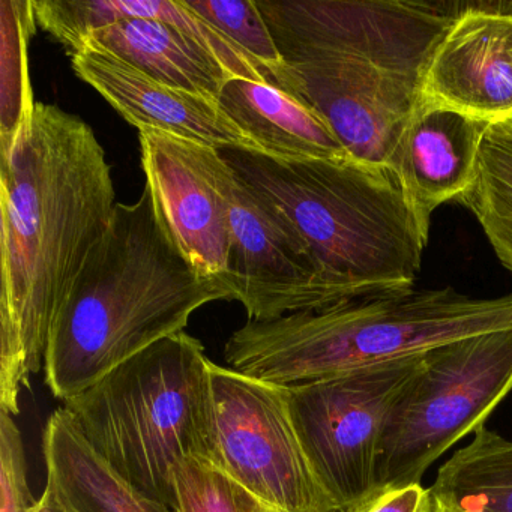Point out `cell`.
<instances>
[{
    "mask_svg": "<svg viewBox=\"0 0 512 512\" xmlns=\"http://www.w3.org/2000/svg\"><path fill=\"white\" fill-rule=\"evenodd\" d=\"M112 166L88 122L35 101L2 145L0 406L20 413V394L44 368L47 343L77 275L115 215Z\"/></svg>",
    "mask_w": 512,
    "mask_h": 512,
    "instance_id": "obj_1",
    "label": "cell"
},
{
    "mask_svg": "<svg viewBox=\"0 0 512 512\" xmlns=\"http://www.w3.org/2000/svg\"><path fill=\"white\" fill-rule=\"evenodd\" d=\"M283 58L275 88L316 110L350 157L389 167L460 2L256 0Z\"/></svg>",
    "mask_w": 512,
    "mask_h": 512,
    "instance_id": "obj_2",
    "label": "cell"
},
{
    "mask_svg": "<svg viewBox=\"0 0 512 512\" xmlns=\"http://www.w3.org/2000/svg\"><path fill=\"white\" fill-rule=\"evenodd\" d=\"M236 301L229 277L199 274L176 247L151 193L118 203L56 316L44 380L61 401L164 338L184 332L199 308Z\"/></svg>",
    "mask_w": 512,
    "mask_h": 512,
    "instance_id": "obj_3",
    "label": "cell"
},
{
    "mask_svg": "<svg viewBox=\"0 0 512 512\" xmlns=\"http://www.w3.org/2000/svg\"><path fill=\"white\" fill-rule=\"evenodd\" d=\"M220 152L242 181L292 221L341 301L415 289L431 215L391 167L353 157L284 161Z\"/></svg>",
    "mask_w": 512,
    "mask_h": 512,
    "instance_id": "obj_4",
    "label": "cell"
},
{
    "mask_svg": "<svg viewBox=\"0 0 512 512\" xmlns=\"http://www.w3.org/2000/svg\"><path fill=\"white\" fill-rule=\"evenodd\" d=\"M512 329V293L475 298L454 287L344 299L248 320L226 346L227 367L278 386L326 379Z\"/></svg>",
    "mask_w": 512,
    "mask_h": 512,
    "instance_id": "obj_5",
    "label": "cell"
},
{
    "mask_svg": "<svg viewBox=\"0 0 512 512\" xmlns=\"http://www.w3.org/2000/svg\"><path fill=\"white\" fill-rule=\"evenodd\" d=\"M211 359L187 332L158 341L64 401L89 445L128 482L175 505L173 473L215 461Z\"/></svg>",
    "mask_w": 512,
    "mask_h": 512,
    "instance_id": "obj_6",
    "label": "cell"
},
{
    "mask_svg": "<svg viewBox=\"0 0 512 512\" xmlns=\"http://www.w3.org/2000/svg\"><path fill=\"white\" fill-rule=\"evenodd\" d=\"M511 389L512 329L427 353L386 425L379 490L421 484L431 464L485 425Z\"/></svg>",
    "mask_w": 512,
    "mask_h": 512,
    "instance_id": "obj_7",
    "label": "cell"
},
{
    "mask_svg": "<svg viewBox=\"0 0 512 512\" xmlns=\"http://www.w3.org/2000/svg\"><path fill=\"white\" fill-rule=\"evenodd\" d=\"M424 361L425 355L413 356L286 386L308 463L338 512L379 490L386 425Z\"/></svg>",
    "mask_w": 512,
    "mask_h": 512,
    "instance_id": "obj_8",
    "label": "cell"
},
{
    "mask_svg": "<svg viewBox=\"0 0 512 512\" xmlns=\"http://www.w3.org/2000/svg\"><path fill=\"white\" fill-rule=\"evenodd\" d=\"M215 466L269 508L338 512L296 433L286 386L211 362Z\"/></svg>",
    "mask_w": 512,
    "mask_h": 512,
    "instance_id": "obj_9",
    "label": "cell"
},
{
    "mask_svg": "<svg viewBox=\"0 0 512 512\" xmlns=\"http://www.w3.org/2000/svg\"><path fill=\"white\" fill-rule=\"evenodd\" d=\"M230 230L227 277L248 320L277 319L341 301L292 221L235 172Z\"/></svg>",
    "mask_w": 512,
    "mask_h": 512,
    "instance_id": "obj_10",
    "label": "cell"
},
{
    "mask_svg": "<svg viewBox=\"0 0 512 512\" xmlns=\"http://www.w3.org/2000/svg\"><path fill=\"white\" fill-rule=\"evenodd\" d=\"M142 169L155 208L185 259L205 277H227L233 170L218 149L139 131Z\"/></svg>",
    "mask_w": 512,
    "mask_h": 512,
    "instance_id": "obj_11",
    "label": "cell"
},
{
    "mask_svg": "<svg viewBox=\"0 0 512 512\" xmlns=\"http://www.w3.org/2000/svg\"><path fill=\"white\" fill-rule=\"evenodd\" d=\"M419 100L493 124L512 115V2H460L437 41Z\"/></svg>",
    "mask_w": 512,
    "mask_h": 512,
    "instance_id": "obj_12",
    "label": "cell"
},
{
    "mask_svg": "<svg viewBox=\"0 0 512 512\" xmlns=\"http://www.w3.org/2000/svg\"><path fill=\"white\" fill-rule=\"evenodd\" d=\"M71 64L79 79L139 131H161L218 151L236 149L265 155L217 101L163 85L98 47H83L71 55Z\"/></svg>",
    "mask_w": 512,
    "mask_h": 512,
    "instance_id": "obj_13",
    "label": "cell"
},
{
    "mask_svg": "<svg viewBox=\"0 0 512 512\" xmlns=\"http://www.w3.org/2000/svg\"><path fill=\"white\" fill-rule=\"evenodd\" d=\"M487 122L419 100L392 152L394 170L416 205L433 215L472 187Z\"/></svg>",
    "mask_w": 512,
    "mask_h": 512,
    "instance_id": "obj_14",
    "label": "cell"
},
{
    "mask_svg": "<svg viewBox=\"0 0 512 512\" xmlns=\"http://www.w3.org/2000/svg\"><path fill=\"white\" fill-rule=\"evenodd\" d=\"M37 26L52 35L71 55L79 52L92 32L125 19L164 20L199 44L230 79L268 83L262 68L194 13L185 0H34Z\"/></svg>",
    "mask_w": 512,
    "mask_h": 512,
    "instance_id": "obj_15",
    "label": "cell"
},
{
    "mask_svg": "<svg viewBox=\"0 0 512 512\" xmlns=\"http://www.w3.org/2000/svg\"><path fill=\"white\" fill-rule=\"evenodd\" d=\"M218 106L266 157L284 161L350 157L316 110L269 83L229 79L218 97Z\"/></svg>",
    "mask_w": 512,
    "mask_h": 512,
    "instance_id": "obj_16",
    "label": "cell"
},
{
    "mask_svg": "<svg viewBox=\"0 0 512 512\" xmlns=\"http://www.w3.org/2000/svg\"><path fill=\"white\" fill-rule=\"evenodd\" d=\"M47 481L67 512H176L119 475L83 436L65 407L43 431Z\"/></svg>",
    "mask_w": 512,
    "mask_h": 512,
    "instance_id": "obj_17",
    "label": "cell"
},
{
    "mask_svg": "<svg viewBox=\"0 0 512 512\" xmlns=\"http://www.w3.org/2000/svg\"><path fill=\"white\" fill-rule=\"evenodd\" d=\"M85 46L106 50L163 85L217 103L230 79L199 44L175 26L154 17L119 20L92 32L82 49Z\"/></svg>",
    "mask_w": 512,
    "mask_h": 512,
    "instance_id": "obj_18",
    "label": "cell"
},
{
    "mask_svg": "<svg viewBox=\"0 0 512 512\" xmlns=\"http://www.w3.org/2000/svg\"><path fill=\"white\" fill-rule=\"evenodd\" d=\"M512 274V115L488 125L472 187L458 199Z\"/></svg>",
    "mask_w": 512,
    "mask_h": 512,
    "instance_id": "obj_19",
    "label": "cell"
},
{
    "mask_svg": "<svg viewBox=\"0 0 512 512\" xmlns=\"http://www.w3.org/2000/svg\"><path fill=\"white\" fill-rule=\"evenodd\" d=\"M2 28H4V67H10V92L2 95V145L16 136L23 122L31 116L35 100L32 97L26 64V41L37 28L32 0H2Z\"/></svg>",
    "mask_w": 512,
    "mask_h": 512,
    "instance_id": "obj_20",
    "label": "cell"
},
{
    "mask_svg": "<svg viewBox=\"0 0 512 512\" xmlns=\"http://www.w3.org/2000/svg\"><path fill=\"white\" fill-rule=\"evenodd\" d=\"M188 7L244 50L275 86L283 58L256 0H185Z\"/></svg>",
    "mask_w": 512,
    "mask_h": 512,
    "instance_id": "obj_21",
    "label": "cell"
},
{
    "mask_svg": "<svg viewBox=\"0 0 512 512\" xmlns=\"http://www.w3.org/2000/svg\"><path fill=\"white\" fill-rule=\"evenodd\" d=\"M176 512H265L268 505L215 464L182 461L173 473Z\"/></svg>",
    "mask_w": 512,
    "mask_h": 512,
    "instance_id": "obj_22",
    "label": "cell"
},
{
    "mask_svg": "<svg viewBox=\"0 0 512 512\" xmlns=\"http://www.w3.org/2000/svg\"><path fill=\"white\" fill-rule=\"evenodd\" d=\"M38 500L28 479L22 431L10 413H0V512H34Z\"/></svg>",
    "mask_w": 512,
    "mask_h": 512,
    "instance_id": "obj_23",
    "label": "cell"
},
{
    "mask_svg": "<svg viewBox=\"0 0 512 512\" xmlns=\"http://www.w3.org/2000/svg\"><path fill=\"white\" fill-rule=\"evenodd\" d=\"M433 506L430 488L413 484L377 490L373 496L346 512H433Z\"/></svg>",
    "mask_w": 512,
    "mask_h": 512,
    "instance_id": "obj_24",
    "label": "cell"
},
{
    "mask_svg": "<svg viewBox=\"0 0 512 512\" xmlns=\"http://www.w3.org/2000/svg\"><path fill=\"white\" fill-rule=\"evenodd\" d=\"M34 512H67L61 499H59L58 493H56L55 487L49 481L46 482V488H44Z\"/></svg>",
    "mask_w": 512,
    "mask_h": 512,
    "instance_id": "obj_25",
    "label": "cell"
},
{
    "mask_svg": "<svg viewBox=\"0 0 512 512\" xmlns=\"http://www.w3.org/2000/svg\"><path fill=\"white\" fill-rule=\"evenodd\" d=\"M434 506H433V512H451L448 508H446L445 505H443L442 502H439V500L434 499Z\"/></svg>",
    "mask_w": 512,
    "mask_h": 512,
    "instance_id": "obj_26",
    "label": "cell"
},
{
    "mask_svg": "<svg viewBox=\"0 0 512 512\" xmlns=\"http://www.w3.org/2000/svg\"><path fill=\"white\" fill-rule=\"evenodd\" d=\"M265 512H283V511H277V509L268 508Z\"/></svg>",
    "mask_w": 512,
    "mask_h": 512,
    "instance_id": "obj_27",
    "label": "cell"
}]
</instances>
